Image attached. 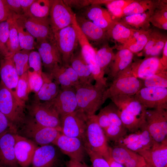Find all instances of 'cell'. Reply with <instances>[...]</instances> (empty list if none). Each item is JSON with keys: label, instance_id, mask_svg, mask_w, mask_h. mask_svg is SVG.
<instances>
[{"label": "cell", "instance_id": "cell-1", "mask_svg": "<svg viewBox=\"0 0 167 167\" xmlns=\"http://www.w3.org/2000/svg\"><path fill=\"white\" fill-rule=\"evenodd\" d=\"M78 109L87 117L95 114L106 101L104 95L107 86L96 83H79L75 87Z\"/></svg>", "mask_w": 167, "mask_h": 167}, {"label": "cell", "instance_id": "cell-2", "mask_svg": "<svg viewBox=\"0 0 167 167\" xmlns=\"http://www.w3.org/2000/svg\"><path fill=\"white\" fill-rule=\"evenodd\" d=\"M26 106L18 101L10 90L0 82V111L7 118L16 133L27 118Z\"/></svg>", "mask_w": 167, "mask_h": 167}, {"label": "cell", "instance_id": "cell-3", "mask_svg": "<svg viewBox=\"0 0 167 167\" xmlns=\"http://www.w3.org/2000/svg\"><path fill=\"white\" fill-rule=\"evenodd\" d=\"M16 133L40 146L53 145L62 133L56 128L45 126L39 124L30 116H27L24 123Z\"/></svg>", "mask_w": 167, "mask_h": 167}, {"label": "cell", "instance_id": "cell-4", "mask_svg": "<svg viewBox=\"0 0 167 167\" xmlns=\"http://www.w3.org/2000/svg\"><path fill=\"white\" fill-rule=\"evenodd\" d=\"M130 66L112 79L111 84L107 88L105 93V100L120 95L133 96L142 88L141 79L132 74Z\"/></svg>", "mask_w": 167, "mask_h": 167}, {"label": "cell", "instance_id": "cell-5", "mask_svg": "<svg viewBox=\"0 0 167 167\" xmlns=\"http://www.w3.org/2000/svg\"><path fill=\"white\" fill-rule=\"evenodd\" d=\"M95 115L88 117L84 143L85 147L101 155L106 160L110 157L109 147L104 132L96 121Z\"/></svg>", "mask_w": 167, "mask_h": 167}, {"label": "cell", "instance_id": "cell-6", "mask_svg": "<svg viewBox=\"0 0 167 167\" xmlns=\"http://www.w3.org/2000/svg\"><path fill=\"white\" fill-rule=\"evenodd\" d=\"M29 115L39 124L56 128L61 132L60 117L49 101L35 100L26 106Z\"/></svg>", "mask_w": 167, "mask_h": 167}, {"label": "cell", "instance_id": "cell-7", "mask_svg": "<svg viewBox=\"0 0 167 167\" xmlns=\"http://www.w3.org/2000/svg\"><path fill=\"white\" fill-rule=\"evenodd\" d=\"M12 18L34 37L36 41L54 40L49 17L39 19L24 14L15 15Z\"/></svg>", "mask_w": 167, "mask_h": 167}, {"label": "cell", "instance_id": "cell-8", "mask_svg": "<svg viewBox=\"0 0 167 167\" xmlns=\"http://www.w3.org/2000/svg\"><path fill=\"white\" fill-rule=\"evenodd\" d=\"M72 25L77 33L81 54L90 67L93 79L96 83L107 86V79L105 77V73L101 69L96 62V50L82 32L77 23L76 18Z\"/></svg>", "mask_w": 167, "mask_h": 167}, {"label": "cell", "instance_id": "cell-9", "mask_svg": "<svg viewBox=\"0 0 167 167\" xmlns=\"http://www.w3.org/2000/svg\"><path fill=\"white\" fill-rule=\"evenodd\" d=\"M56 45L61 54L63 65H70V59L79 44L75 29L72 25L54 33Z\"/></svg>", "mask_w": 167, "mask_h": 167}, {"label": "cell", "instance_id": "cell-10", "mask_svg": "<svg viewBox=\"0 0 167 167\" xmlns=\"http://www.w3.org/2000/svg\"><path fill=\"white\" fill-rule=\"evenodd\" d=\"M145 121L146 128L155 141L161 142L167 139V109H147Z\"/></svg>", "mask_w": 167, "mask_h": 167}, {"label": "cell", "instance_id": "cell-11", "mask_svg": "<svg viewBox=\"0 0 167 167\" xmlns=\"http://www.w3.org/2000/svg\"><path fill=\"white\" fill-rule=\"evenodd\" d=\"M76 14L62 0H52L49 20L54 32L73 24Z\"/></svg>", "mask_w": 167, "mask_h": 167}, {"label": "cell", "instance_id": "cell-12", "mask_svg": "<svg viewBox=\"0 0 167 167\" xmlns=\"http://www.w3.org/2000/svg\"><path fill=\"white\" fill-rule=\"evenodd\" d=\"M87 118L84 113L78 109L61 117L62 134L67 136L78 138L84 143Z\"/></svg>", "mask_w": 167, "mask_h": 167}, {"label": "cell", "instance_id": "cell-13", "mask_svg": "<svg viewBox=\"0 0 167 167\" xmlns=\"http://www.w3.org/2000/svg\"><path fill=\"white\" fill-rule=\"evenodd\" d=\"M134 96L147 109H167V88H142Z\"/></svg>", "mask_w": 167, "mask_h": 167}, {"label": "cell", "instance_id": "cell-14", "mask_svg": "<svg viewBox=\"0 0 167 167\" xmlns=\"http://www.w3.org/2000/svg\"><path fill=\"white\" fill-rule=\"evenodd\" d=\"M53 145L56 146L70 159L84 162L87 152L84 142L80 139L61 133Z\"/></svg>", "mask_w": 167, "mask_h": 167}, {"label": "cell", "instance_id": "cell-15", "mask_svg": "<svg viewBox=\"0 0 167 167\" xmlns=\"http://www.w3.org/2000/svg\"><path fill=\"white\" fill-rule=\"evenodd\" d=\"M49 102L60 117L78 109L75 90L73 87H60L57 95Z\"/></svg>", "mask_w": 167, "mask_h": 167}, {"label": "cell", "instance_id": "cell-16", "mask_svg": "<svg viewBox=\"0 0 167 167\" xmlns=\"http://www.w3.org/2000/svg\"><path fill=\"white\" fill-rule=\"evenodd\" d=\"M132 74L137 78L144 79L159 72L167 71L158 57H145L132 62L130 66Z\"/></svg>", "mask_w": 167, "mask_h": 167}, {"label": "cell", "instance_id": "cell-17", "mask_svg": "<svg viewBox=\"0 0 167 167\" xmlns=\"http://www.w3.org/2000/svg\"><path fill=\"white\" fill-rule=\"evenodd\" d=\"M36 48L42 61V65L48 72L55 66L63 64L61 54L54 40L36 41Z\"/></svg>", "mask_w": 167, "mask_h": 167}, {"label": "cell", "instance_id": "cell-18", "mask_svg": "<svg viewBox=\"0 0 167 167\" xmlns=\"http://www.w3.org/2000/svg\"><path fill=\"white\" fill-rule=\"evenodd\" d=\"M16 133L9 130L0 135V167H19L14 152Z\"/></svg>", "mask_w": 167, "mask_h": 167}, {"label": "cell", "instance_id": "cell-19", "mask_svg": "<svg viewBox=\"0 0 167 167\" xmlns=\"http://www.w3.org/2000/svg\"><path fill=\"white\" fill-rule=\"evenodd\" d=\"M38 146L33 142L17 133L15 134L14 152L19 167H28Z\"/></svg>", "mask_w": 167, "mask_h": 167}, {"label": "cell", "instance_id": "cell-20", "mask_svg": "<svg viewBox=\"0 0 167 167\" xmlns=\"http://www.w3.org/2000/svg\"><path fill=\"white\" fill-rule=\"evenodd\" d=\"M32 167H61L58 151L53 144L38 147L34 153Z\"/></svg>", "mask_w": 167, "mask_h": 167}, {"label": "cell", "instance_id": "cell-21", "mask_svg": "<svg viewBox=\"0 0 167 167\" xmlns=\"http://www.w3.org/2000/svg\"><path fill=\"white\" fill-rule=\"evenodd\" d=\"M80 10L81 13L79 14L106 32L111 28L115 21L107 9L99 5L92 4Z\"/></svg>", "mask_w": 167, "mask_h": 167}, {"label": "cell", "instance_id": "cell-22", "mask_svg": "<svg viewBox=\"0 0 167 167\" xmlns=\"http://www.w3.org/2000/svg\"><path fill=\"white\" fill-rule=\"evenodd\" d=\"M109 155L114 161L125 167H141L146 165L139 154L125 147L117 145L109 147Z\"/></svg>", "mask_w": 167, "mask_h": 167}, {"label": "cell", "instance_id": "cell-23", "mask_svg": "<svg viewBox=\"0 0 167 167\" xmlns=\"http://www.w3.org/2000/svg\"><path fill=\"white\" fill-rule=\"evenodd\" d=\"M150 167H166L167 164V139L161 142L155 141L150 148L138 153Z\"/></svg>", "mask_w": 167, "mask_h": 167}, {"label": "cell", "instance_id": "cell-24", "mask_svg": "<svg viewBox=\"0 0 167 167\" xmlns=\"http://www.w3.org/2000/svg\"><path fill=\"white\" fill-rule=\"evenodd\" d=\"M0 82L10 90L16 99L20 102L16 95L17 87L19 76L15 69L12 55L4 57L0 60Z\"/></svg>", "mask_w": 167, "mask_h": 167}, {"label": "cell", "instance_id": "cell-25", "mask_svg": "<svg viewBox=\"0 0 167 167\" xmlns=\"http://www.w3.org/2000/svg\"><path fill=\"white\" fill-rule=\"evenodd\" d=\"M76 19L79 29L89 42L99 44L109 39L106 31L84 16L76 14Z\"/></svg>", "mask_w": 167, "mask_h": 167}, {"label": "cell", "instance_id": "cell-26", "mask_svg": "<svg viewBox=\"0 0 167 167\" xmlns=\"http://www.w3.org/2000/svg\"><path fill=\"white\" fill-rule=\"evenodd\" d=\"M119 110L145 120L146 109L133 96L120 95L110 98Z\"/></svg>", "mask_w": 167, "mask_h": 167}, {"label": "cell", "instance_id": "cell-27", "mask_svg": "<svg viewBox=\"0 0 167 167\" xmlns=\"http://www.w3.org/2000/svg\"><path fill=\"white\" fill-rule=\"evenodd\" d=\"M47 73L61 87H75L79 83L77 75L70 65H58Z\"/></svg>", "mask_w": 167, "mask_h": 167}, {"label": "cell", "instance_id": "cell-28", "mask_svg": "<svg viewBox=\"0 0 167 167\" xmlns=\"http://www.w3.org/2000/svg\"><path fill=\"white\" fill-rule=\"evenodd\" d=\"M41 75L43 84L39 91L36 94L35 100L40 101H49L56 96L60 87L48 73L42 72Z\"/></svg>", "mask_w": 167, "mask_h": 167}, {"label": "cell", "instance_id": "cell-29", "mask_svg": "<svg viewBox=\"0 0 167 167\" xmlns=\"http://www.w3.org/2000/svg\"><path fill=\"white\" fill-rule=\"evenodd\" d=\"M69 64L77 75L79 83H92L94 79L90 67L83 58L80 50L74 53Z\"/></svg>", "mask_w": 167, "mask_h": 167}, {"label": "cell", "instance_id": "cell-30", "mask_svg": "<svg viewBox=\"0 0 167 167\" xmlns=\"http://www.w3.org/2000/svg\"><path fill=\"white\" fill-rule=\"evenodd\" d=\"M134 54L127 49H122L115 54L113 60L110 65L109 76L112 80L120 72L123 71L132 62Z\"/></svg>", "mask_w": 167, "mask_h": 167}, {"label": "cell", "instance_id": "cell-31", "mask_svg": "<svg viewBox=\"0 0 167 167\" xmlns=\"http://www.w3.org/2000/svg\"><path fill=\"white\" fill-rule=\"evenodd\" d=\"M151 28L147 30H136L132 37L126 43L118 46V50L127 49L133 54H138L144 49L149 38Z\"/></svg>", "mask_w": 167, "mask_h": 167}, {"label": "cell", "instance_id": "cell-32", "mask_svg": "<svg viewBox=\"0 0 167 167\" xmlns=\"http://www.w3.org/2000/svg\"><path fill=\"white\" fill-rule=\"evenodd\" d=\"M136 30L126 25L119 21H115L107 32L109 38L119 44V46L126 43L132 37Z\"/></svg>", "mask_w": 167, "mask_h": 167}, {"label": "cell", "instance_id": "cell-33", "mask_svg": "<svg viewBox=\"0 0 167 167\" xmlns=\"http://www.w3.org/2000/svg\"><path fill=\"white\" fill-rule=\"evenodd\" d=\"M154 10L126 16L122 18V19L120 20H121L120 21L132 29L136 30H148L151 28L149 19Z\"/></svg>", "mask_w": 167, "mask_h": 167}, {"label": "cell", "instance_id": "cell-34", "mask_svg": "<svg viewBox=\"0 0 167 167\" xmlns=\"http://www.w3.org/2000/svg\"><path fill=\"white\" fill-rule=\"evenodd\" d=\"M109 118L110 124L105 130L108 134H114L119 133L124 128L119 116V110L116 105L113 103H110L103 108Z\"/></svg>", "mask_w": 167, "mask_h": 167}, {"label": "cell", "instance_id": "cell-35", "mask_svg": "<svg viewBox=\"0 0 167 167\" xmlns=\"http://www.w3.org/2000/svg\"><path fill=\"white\" fill-rule=\"evenodd\" d=\"M160 2L159 0H134L124 9L122 18L133 14L154 10Z\"/></svg>", "mask_w": 167, "mask_h": 167}, {"label": "cell", "instance_id": "cell-36", "mask_svg": "<svg viewBox=\"0 0 167 167\" xmlns=\"http://www.w3.org/2000/svg\"><path fill=\"white\" fill-rule=\"evenodd\" d=\"M150 23L156 28L167 30V1H161L149 19Z\"/></svg>", "mask_w": 167, "mask_h": 167}, {"label": "cell", "instance_id": "cell-37", "mask_svg": "<svg viewBox=\"0 0 167 167\" xmlns=\"http://www.w3.org/2000/svg\"><path fill=\"white\" fill-rule=\"evenodd\" d=\"M52 2V0H35L25 14L39 19L48 17Z\"/></svg>", "mask_w": 167, "mask_h": 167}, {"label": "cell", "instance_id": "cell-38", "mask_svg": "<svg viewBox=\"0 0 167 167\" xmlns=\"http://www.w3.org/2000/svg\"><path fill=\"white\" fill-rule=\"evenodd\" d=\"M103 4L114 20L119 21L122 17L124 9L134 0H104Z\"/></svg>", "mask_w": 167, "mask_h": 167}, {"label": "cell", "instance_id": "cell-39", "mask_svg": "<svg viewBox=\"0 0 167 167\" xmlns=\"http://www.w3.org/2000/svg\"><path fill=\"white\" fill-rule=\"evenodd\" d=\"M115 55L113 49L108 44H105L96 51V62L101 69L105 73L113 61Z\"/></svg>", "mask_w": 167, "mask_h": 167}, {"label": "cell", "instance_id": "cell-40", "mask_svg": "<svg viewBox=\"0 0 167 167\" xmlns=\"http://www.w3.org/2000/svg\"><path fill=\"white\" fill-rule=\"evenodd\" d=\"M165 36L156 29H152L148 41L143 50L137 54L138 56L148 57L152 50L158 47L164 40Z\"/></svg>", "mask_w": 167, "mask_h": 167}, {"label": "cell", "instance_id": "cell-41", "mask_svg": "<svg viewBox=\"0 0 167 167\" xmlns=\"http://www.w3.org/2000/svg\"><path fill=\"white\" fill-rule=\"evenodd\" d=\"M30 51L21 49L12 55V59L19 77L27 72L29 69L28 57Z\"/></svg>", "mask_w": 167, "mask_h": 167}, {"label": "cell", "instance_id": "cell-42", "mask_svg": "<svg viewBox=\"0 0 167 167\" xmlns=\"http://www.w3.org/2000/svg\"><path fill=\"white\" fill-rule=\"evenodd\" d=\"M13 19L17 29L21 49L30 51L34 49L36 44L35 38L14 19Z\"/></svg>", "mask_w": 167, "mask_h": 167}, {"label": "cell", "instance_id": "cell-43", "mask_svg": "<svg viewBox=\"0 0 167 167\" xmlns=\"http://www.w3.org/2000/svg\"><path fill=\"white\" fill-rule=\"evenodd\" d=\"M142 81V87L167 88V71L156 73Z\"/></svg>", "mask_w": 167, "mask_h": 167}, {"label": "cell", "instance_id": "cell-44", "mask_svg": "<svg viewBox=\"0 0 167 167\" xmlns=\"http://www.w3.org/2000/svg\"><path fill=\"white\" fill-rule=\"evenodd\" d=\"M10 34L8 43L9 56L13 55L21 49L20 47L17 29L12 19H9Z\"/></svg>", "mask_w": 167, "mask_h": 167}, {"label": "cell", "instance_id": "cell-45", "mask_svg": "<svg viewBox=\"0 0 167 167\" xmlns=\"http://www.w3.org/2000/svg\"><path fill=\"white\" fill-rule=\"evenodd\" d=\"M30 93L27 72L19 77L16 89V95L18 100L26 105V102L28 99Z\"/></svg>", "mask_w": 167, "mask_h": 167}, {"label": "cell", "instance_id": "cell-46", "mask_svg": "<svg viewBox=\"0 0 167 167\" xmlns=\"http://www.w3.org/2000/svg\"><path fill=\"white\" fill-rule=\"evenodd\" d=\"M9 19L0 22V47L4 58L9 56L8 43L10 34Z\"/></svg>", "mask_w": 167, "mask_h": 167}, {"label": "cell", "instance_id": "cell-47", "mask_svg": "<svg viewBox=\"0 0 167 167\" xmlns=\"http://www.w3.org/2000/svg\"><path fill=\"white\" fill-rule=\"evenodd\" d=\"M27 73L30 92H33L36 94L39 91L43 84V80L41 74L29 70Z\"/></svg>", "mask_w": 167, "mask_h": 167}, {"label": "cell", "instance_id": "cell-48", "mask_svg": "<svg viewBox=\"0 0 167 167\" xmlns=\"http://www.w3.org/2000/svg\"><path fill=\"white\" fill-rule=\"evenodd\" d=\"M28 65L29 69L30 68L32 69L31 71L42 74V63L41 56L38 51L33 50L31 51L28 57Z\"/></svg>", "mask_w": 167, "mask_h": 167}, {"label": "cell", "instance_id": "cell-49", "mask_svg": "<svg viewBox=\"0 0 167 167\" xmlns=\"http://www.w3.org/2000/svg\"><path fill=\"white\" fill-rule=\"evenodd\" d=\"M85 148L92 167H110L107 161L102 156L86 147Z\"/></svg>", "mask_w": 167, "mask_h": 167}, {"label": "cell", "instance_id": "cell-50", "mask_svg": "<svg viewBox=\"0 0 167 167\" xmlns=\"http://www.w3.org/2000/svg\"><path fill=\"white\" fill-rule=\"evenodd\" d=\"M63 1L71 8L80 10L92 4L93 2V0H64Z\"/></svg>", "mask_w": 167, "mask_h": 167}, {"label": "cell", "instance_id": "cell-51", "mask_svg": "<svg viewBox=\"0 0 167 167\" xmlns=\"http://www.w3.org/2000/svg\"><path fill=\"white\" fill-rule=\"evenodd\" d=\"M97 122L103 129H106L109 125L110 121L107 114L103 109H101L97 115H95Z\"/></svg>", "mask_w": 167, "mask_h": 167}, {"label": "cell", "instance_id": "cell-52", "mask_svg": "<svg viewBox=\"0 0 167 167\" xmlns=\"http://www.w3.org/2000/svg\"><path fill=\"white\" fill-rule=\"evenodd\" d=\"M14 15L9 9L5 0H0V22L12 18Z\"/></svg>", "mask_w": 167, "mask_h": 167}, {"label": "cell", "instance_id": "cell-53", "mask_svg": "<svg viewBox=\"0 0 167 167\" xmlns=\"http://www.w3.org/2000/svg\"><path fill=\"white\" fill-rule=\"evenodd\" d=\"M5 1L9 10L13 14L16 15L24 14L18 0H5Z\"/></svg>", "mask_w": 167, "mask_h": 167}, {"label": "cell", "instance_id": "cell-54", "mask_svg": "<svg viewBox=\"0 0 167 167\" xmlns=\"http://www.w3.org/2000/svg\"><path fill=\"white\" fill-rule=\"evenodd\" d=\"M13 129L6 116L0 111V135L6 131Z\"/></svg>", "mask_w": 167, "mask_h": 167}, {"label": "cell", "instance_id": "cell-55", "mask_svg": "<svg viewBox=\"0 0 167 167\" xmlns=\"http://www.w3.org/2000/svg\"><path fill=\"white\" fill-rule=\"evenodd\" d=\"M24 13L27 12L29 7L35 0H18Z\"/></svg>", "mask_w": 167, "mask_h": 167}, {"label": "cell", "instance_id": "cell-56", "mask_svg": "<svg viewBox=\"0 0 167 167\" xmlns=\"http://www.w3.org/2000/svg\"><path fill=\"white\" fill-rule=\"evenodd\" d=\"M66 167H88L84 162L70 159L66 163Z\"/></svg>", "mask_w": 167, "mask_h": 167}, {"label": "cell", "instance_id": "cell-57", "mask_svg": "<svg viewBox=\"0 0 167 167\" xmlns=\"http://www.w3.org/2000/svg\"><path fill=\"white\" fill-rule=\"evenodd\" d=\"M162 56L160 60L162 65L167 68V41L166 42L163 49Z\"/></svg>", "mask_w": 167, "mask_h": 167}, {"label": "cell", "instance_id": "cell-58", "mask_svg": "<svg viewBox=\"0 0 167 167\" xmlns=\"http://www.w3.org/2000/svg\"><path fill=\"white\" fill-rule=\"evenodd\" d=\"M106 160L109 163L110 167H124L122 165L114 161L110 156Z\"/></svg>", "mask_w": 167, "mask_h": 167}, {"label": "cell", "instance_id": "cell-59", "mask_svg": "<svg viewBox=\"0 0 167 167\" xmlns=\"http://www.w3.org/2000/svg\"><path fill=\"white\" fill-rule=\"evenodd\" d=\"M4 58L0 47V60Z\"/></svg>", "mask_w": 167, "mask_h": 167}, {"label": "cell", "instance_id": "cell-60", "mask_svg": "<svg viewBox=\"0 0 167 167\" xmlns=\"http://www.w3.org/2000/svg\"><path fill=\"white\" fill-rule=\"evenodd\" d=\"M148 167L147 165H145L144 166H142V167Z\"/></svg>", "mask_w": 167, "mask_h": 167}, {"label": "cell", "instance_id": "cell-61", "mask_svg": "<svg viewBox=\"0 0 167 167\" xmlns=\"http://www.w3.org/2000/svg\"><path fill=\"white\" fill-rule=\"evenodd\" d=\"M148 167H149V166H148V165H147ZM167 167V166H166Z\"/></svg>", "mask_w": 167, "mask_h": 167}]
</instances>
